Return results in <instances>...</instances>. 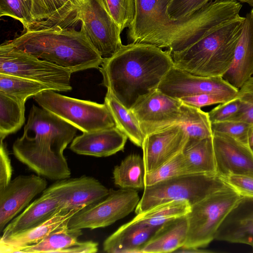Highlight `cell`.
Instances as JSON below:
<instances>
[{
  "label": "cell",
  "instance_id": "35",
  "mask_svg": "<svg viewBox=\"0 0 253 253\" xmlns=\"http://www.w3.org/2000/svg\"><path fill=\"white\" fill-rule=\"evenodd\" d=\"M31 0H0V16H8L19 21L24 31L33 24Z\"/></svg>",
  "mask_w": 253,
  "mask_h": 253
},
{
  "label": "cell",
  "instance_id": "46",
  "mask_svg": "<svg viewBox=\"0 0 253 253\" xmlns=\"http://www.w3.org/2000/svg\"><path fill=\"white\" fill-rule=\"evenodd\" d=\"M174 252L183 253H211L210 251L201 249L198 248H180Z\"/></svg>",
  "mask_w": 253,
  "mask_h": 253
},
{
  "label": "cell",
  "instance_id": "11",
  "mask_svg": "<svg viewBox=\"0 0 253 253\" xmlns=\"http://www.w3.org/2000/svg\"><path fill=\"white\" fill-rule=\"evenodd\" d=\"M180 99L171 97L157 88L140 98L130 109L144 136L160 131L184 120Z\"/></svg>",
  "mask_w": 253,
  "mask_h": 253
},
{
  "label": "cell",
  "instance_id": "38",
  "mask_svg": "<svg viewBox=\"0 0 253 253\" xmlns=\"http://www.w3.org/2000/svg\"><path fill=\"white\" fill-rule=\"evenodd\" d=\"M251 126L245 122L231 120L211 123V129L212 133L226 134L249 145V135Z\"/></svg>",
  "mask_w": 253,
  "mask_h": 253
},
{
  "label": "cell",
  "instance_id": "49",
  "mask_svg": "<svg viewBox=\"0 0 253 253\" xmlns=\"http://www.w3.org/2000/svg\"><path fill=\"white\" fill-rule=\"evenodd\" d=\"M250 14H251V16L253 20V8L252 9L251 11L250 12Z\"/></svg>",
  "mask_w": 253,
  "mask_h": 253
},
{
  "label": "cell",
  "instance_id": "33",
  "mask_svg": "<svg viewBox=\"0 0 253 253\" xmlns=\"http://www.w3.org/2000/svg\"><path fill=\"white\" fill-rule=\"evenodd\" d=\"M83 0H53L56 13L49 28H75L79 21Z\"/></svg>",
  "mask_w": 253,
  "mask_h": 253
},
{
  "label": "cell",
  "instance_id": "23",
  "mask_svg": "<svg viewBox=\"0 0 253 253\" xmlns=\"http://www.w3.org/2000/svg\"><path fill=\"white\" fill-rule=\"evenodd\" d=\"M61 211L59 203L55 198L42 193L39 198L28 206L20 214L5 227L0 238H4L36 227Z\"/></svg>",
  "mask_w": 253,
  "mask_h": 253
},
{
  "label": "cell",
  "instance_id": "30",
  "mask_svg": "<svg viewBox=\"0 0 253 253\" xmlns=\"http://www.w3.org/2000/svg\"><path fill=\"white\" fill-rule=\"evenodd\" d=\"M25 121V104L0 92V140L20 129Z\"/></svg>",
  "mask_w": 253,
  "mask_h": 253
},
{
  "label": "cell",
  "instance_id": "17",
  "mask_svg": "<svg viewBox=\"0 0 253 253\" xmlns=\"http://www.w3.org/2000/svg\"><path fill=\"white\" fill-rule=\"evenodd\" d=\"M217 174L253 176V151L250 146L226 134L212 133Z\"/></svg>",
  "mask_w": 253,
  "mask_h": 253
},
{
  "label": "cell",
  "instance_id": "10",
  "mask_svg": "<svg viewBox=\"0 0 253 253\" xmlns=\"http://www.w3.org/2000/svg\"><path fill=\"white\" fill-rule=\"evenodd\" d=\"M81 28L101 56L109 58L123 45L122 32L110 14L105 0H83Z\"/></svg>",
  "mask_w": 253,
  "mask_h": 253
},
{
  "label": "cell",
  "instance_id": "40",
  "mask_svg": "<svg viewBox=\"0 0 253 253\" xmlns=\"http://www.w3.org/2000/svg\"><path fill=\"white\" fill-rule=\"evenodd\" d=\"M236 96L241 102V108L232 120L243 121L253 125V77L238 89Z\"/></svg>",
  "mask_w": 253,
  "mask_h": 253
},
{
  "label": "cell",
  "instance_id": "24",
  "mask_svg": "<svg viewBox=\"0 0 253 253\" xmlns=\"http://www.w3.org/2000/svg\"><path fill=\"white\" fill-rule=\"evenodd\" d=\"M188 223L186 215L163 224L144 246L141 253L174 252L185 244Z\"/></svg>",
  "mask_w": 253,
  "mask_h": 253
},
{
  "label": "cell",
  "instance_id": "37",
  "mask_svg": "<svg viewBox=\"0 0 253 253\" xmlns=\"http://www.w3.org/2000/svg\"><path fill=\"white\" fill-rule=\"evenodd\" d=\"M109 12L122 32L131 25L134 16V0H105Z\"/></svg>",
  "mask_w": 253,
  "mask_h": 253
},
{
  "label": "cell",
  "instance_id": "20",
  "mask_svg": "<svg viewBox=\"0 0 253 253\" xmlns=\"http://www.w3.org/2000/svg\"><path fill=\"white\" fill-rule=\"evenodd\" d=\"M161 226L132 220L104 241L103 251L108 253H141L142 248Z\"/></svg>",
  "mask_w": 253,
  "mask_h": 253
},
{
  "label": "cell",
  "instance_id": "6",
  "mask_svg": "<svg viewBox=\"0 0 253 253\" xmlns=\"http://www.w3.org/2000/svg\"><path fill=\"white\" fill-rule=\"evenodd\" d=\"M242 197L229 186L192 206L186 215L187 238L181 248L206 247L215 239L221 223Z\"/></svg>",
  "mask_w": 253,
  "mask_h": 253
},
{
  "label": "cell",
  "instance_id": "15",
  "mask_svg": "<svg viewBox=\"0 0 253 253\" xmlns=\"http://www.w3.org/2000/svg\"><path fill=\"white\" fill-rule=\"evenodd\" d=\"M188 138L181 124L145 137L141 148L146 173L156 170L181 153Z\"/></svg>",
  "mask_w": 253,
  "mask_h": 253
},
{
  "label": "cell",
  "instance_id": "48",
  "mask_svg": "<svg viewBox=\"0 0 253 253\" xmlns=\"http://www.w3.org/2000/svg\"><path fill=\"white\" fill-rule=\"evenodd\" d=\"M242 2H245L253 7V0H239Z\"/></svg>",
  "mask_w": 253,
  "mask_h": 253
},
{
  "label": "cell",
  "instance_id": "9",
  "mask_svg": "<svg viewBox=\"0 0 253 253\" xmlns=\"http://www.w3.org/2000/svg\"><path fill=\"white\" fill-rule=\"evenodd\" d=\"M140 199L135 189H110L105 198L75 213L70 218L67 226L94 229L109 226L135 210Z\"/></svg>",
  "mask_w": 253,
  "mask_h": 253
},
{
  "label": "cell",
  "instance_id": "47",
  "mask_svg": "<svg viewBox=\"0 0 253 253\" xmlns=\"http://www.w3.org/2000/svg\"><path fill=\"white\" fill-rule=\"evenodd\" d=\"M248 144L251 149L253 151V125H252L250 128Z\"/></svg>",
  "mask_w": 253,
  "mask_h": 253
},
{
  "label": "cell",
  "instance_id": "34",
  "mask_svg": "<svg viewBox=\"0 0 253 253\" xmlns=\"http://www.w3.org/2000/svg\"><path fill=\"white\" fill-rule=\"evenodd\" d=\"M186 174L187 167L181 153L156 170L146 173L145 187Z\"/></svg>",
  "mask_w": 253,
  "mask_h": 253
},
{
  "label": "cell",
  "instance_id": "42",
  "mask_svg": "<svg viewBox=\"0 0 253 253\" xmlns=\"http://www.w3.org/2000/svg\"><path fill=\"white\" fill-rule=\"evenodd\" d=\"M235 96L222 93H204L180 99L182 102L189 105L199 108L215 104L226 102Z\"/></svg>",
  "mask_w": 253,
  "mask_h": 253
},
{
  "label": "cell",
  "instance_id": "3",
  "mask_svg": "<svg viewBox=\"0 0 253 253\" xmlns=\"http://www.w3.org/2000/svg\"><path fill=\"white\" fill-rule=\"evenodd\" d=\"M10 45L39 59L49 62L72 73L99 69L104 59L81 29L56 26L25 30L13 40Z\"/></svg>",
  "mask_w": 253,
  "mask_h": 253
},
{
  "label": "cell",
  "instance_id": "13",
  "mask_svg": "<svg viewBox=\"0 0 253 253\" xmlns=\"http://www.w3.org/2000/svg\"><path fill=\"white\" fill-rule=\"evenodd\" d=\"M157 89L171 97L181 98L204 93H222L235 96L238 89L222 77L196 76L173 66Z\"/></svg>",
  "mask_w": 253,
  "mask_h": 253
},
{
  "label": "cell",
  "instance_id": "19",
  "mask_svg": "<svg viewBox=\"0 0 253 253\" xmlns=\"http://www.w3.org/2000/svg\"><path fill=\"white\" fill-rule=\"evenodd\" d=\"M127 137L116 126L83 132L72 141L70 149L83 155L108 157L123 151Z\"/></svg>",
  "mask_w": 253,
  "mask_h": 253
},
{
  "label": "cell",
  "instance_id": "5",
  "mask_svg": "<svg viewBox=\"0 0 253 253\" xmlns=\"http://www.w3.org/2000/svg\"><path fill=\"white\" fill-rule=\"evenodd\" d=\"M229 187L218 174H186L146 186L135 209L137 214L158 205L186 201L192 206L207 197Z\"/></svg>",
  "mask_w": 253,
  "mask_h": 253
},
{
  "label": "cell",
  "instance_id": "4",
  "mask_svg": "<svg viewBox=\"0 0 253 253\" xmlns=\"http://www.w3.org/2000/svg\"><path fill=\"white\" fill-rule=\"evenodd\" d=\"M245 17L228 22L180 51L171 53L174 66L191 74L222 77L230 68Z\"/></svg>",
  "mask_w": 253,
  "mask_h": 253
},
{
  "label": "cell",
  "instance_id": "14",
  "mask_svg": "<svg viewBox=\"0 0 253 253\" xmlns=\"http://www.w3.org/2000/svg\"><path fill=\"white\" fill-rule=\"evenodd\" d=\"M109 192L98 180L88 176L58 180L43 191L58 201L61 210L86 207L102 200Z\"/></svg>",
  "mask_w": 253,
  "mask_h": 253
},
{
  "label": "cell",
  "instance_id": "45",
  "mask_svg": "<svg viewBox=\"0 0 253 253\" xmlns=\"http://www.w3.org/2000/svg\"><path fill=\"white\" fill-rule=\"evenodd\" d=\"M98 243L92 241L77 242L70 247L64 249L62 253H94L98 251Z\"/></svg>",
  "mask_w": 253,
  "mask_h": 253
},
{
  "label": "cell",
  "instance_id": "25",
  "mask_svg": "<svg viewBox=\"0 0 253 253\" xmlns=\"http://www.w3.org/2000/svg\"><path fill=\"white\" fill-rule=\"evenodd\" d=\"M188 174H217L212 136L189 139L182 152Z\"/></svg>",
  "mask_w": 253,
  "mask_h": 253
},
{
  "label": "cell",
  "instance_id": "7",
  "mask_svg": "<svg viewBox=\"0 0 253 253\" xmlns=\"http://www.w3.org/2000/svg\"><path fill=\"white\" fill-rule=\"evenodd\" d=\"M43 109L55 115L83 132H91L116 126L106 105L70 97L52 89L34 96Z\"/></svg>",
  "mask_w": 253,
  "mask_h": 253
},
{
  "label": "cell",
  "instance_id": "18",
  "mask_svg": "<svg viewBox=\"0 0 253 253\" xmlns=\"http://www.w3.org/2000/svg\"><path fill=\"white\" fill-rule=\"evenodd\" d=\"M215 239L246 244L253 249V197L241 198L221 223Z\"/></svg>",
  "mask_w": 253,
  "mask_h": 253
},
{
  "label": "cell",
  "instance_id": "41",
  "mask_svg": "<svg viewBox=\"0 0 253 253\" xmlns=\"http://www.w3.org/2000/svg\"><path fill=\"white\" fill-rule=\"evenodd\" d=\"M241 108V102L236 96L226 102L220 103L208 112L211 124L232 120L239 114Z\"/></svg>",
  "mask_w": 253,
  "mask_h": 253
},
{
  "label": "cell",
  "instance_id": "22",
  "mask_svg": "<svg viewBox=\"0 0 253 253\" xmlns=\"http://www.w3.org/2000/svg\"><path fill=\"white\" fill-rule=\"evenodd\" d=\"M83 208L62 210L36 227L4 238H0V253H19L21 248L40 242L53 231L67 226L70 218Z\"/></svg>",
  "mask_w": 253,
  "mask_h": 253
},
{
  "label": "cell",
  "instance_id": "39",
  "mask_svg": "<svg viewBox=\"0 0 253 253\" xmlns=\"http://www.w3.org/2000/svg\"><path fill=\"white\" fill-rule=\"evenodd\" d=\"M211 0H169L166 13L173 20L180 19L193 14Z\"/></svg>",
  "mask_w": 253,
  "mask_h": 253
},
{
  "label": "cell",
  "instance_id": "1",
  "mask_svg": "<svg viewBox=\"0 0 253 253\" xmlns=\"http://www.w3.org/2000/svg\"><path fill=\"white\" fill-rule=\"evenodd\" d=\"M169 0H135L134 16L127 29L130 42L146 43L170 53L180 51L219 27L239 17L242 5L236 0H211L186 17L170 19Z\"/></svg>",
  "mask_w": 253,
  "mask_h": 253
},
{
  "label": "cell",
  "instance_id": "31",
  "mask_svg": "<svg viewBox=\"0 0 253 253\" xmlns=\"http://www.w3.org/2000/svg\"><path fill=\"white\" fill-rule=\"evenodd\" d=\"M47 89L46 85L26 78L0 73V92L20 102Z\"/></svg>",
  "mask_w": 253,
  "mask_h": 253
},
{
  "label": "cell",
  "instance_id": "16",
  "mask_svg": "<svg viewBox=\"0 0 253 253\" xmlns=\"http://www.w3.org/2000/svg\"><path fill=\"white\" fill-rule=\"evenodd\" d=\"M46 186L45 178L39 175H21L0 190V232Z\"/></svg>",
  "mask_w": 253,
  "mask_h": 253
},
{
  "label": "cell",
  "instance_id": "2",
  "mask_svg": "<svg viewBox=\"0 0 253 253\" xmlns=\"http://www.w3.org/2000/svg\"><path fill=\"white\" fill-rule=\"evenodd\" d=\"M100 66L101 84L130 110L140 98L158 88L174 63L168 49L130 42L104 59Z\"/></svg>",
  "mask_w": 253,
  "mask_h": 253
},
{
  "label": "cell",
  "instance_id": "44",
  "mask_svg": "<svg viewBox=\"0 0 253 253\" xmlns=\"http://www.w3.org/2000/svg\"><path fill=\"white\" fill-rule=\"evenodd\" d=\"M12 169L6 146L0 140V190L4 188L11 180Z\"/></svg>",
  "mask_w": 253,
  "mask_h": 253
},
{
  "label": "cell",
  "instance_id": "43",
  "mask_svg": "<svg viewBox=\"0 0 253 253\" xmlns=\"http://www.w3.org/2000/svg\"><path fill=\"white\" fill-rule=\"evenodd\" d=\"M223 178L242 197H253V176L232 175Z\"/></svg>",
  "mask_w": 253,
  "mask_h": 253
},
{
  "label": "cell",
  "instance_id": "29",
  "mask_svg": "<svg viewBox=\"0 0 253 253\" xmlns=\"http://www.w3.org/2000/svg\"><path fill=\"white\" fill-rule=\"evenodd\" d=\"M191 208V206L186 201H169L137 214L132 220L160 226L169 221L186 215Z\"/></svg>",
  "mask_w": 253,
  "mask_h": 253
},
{
  "label": "cell",
  "instance_id": "36",
  "mask_svg": "<svg viewBox=\"0 0 253 253\" xmlns=\"http://www.w3.org/2000/svg\"><path fill=\"white\" fill-rule=\"evenodd\" d=\"M33 24L28 30L49 28L56 13L53 0H31Z\"/></svg>",
  "mask_w": 253,
  "mask_h": 253
},
{
  "label": "cell",
  "instance_id": "27",
  "mask_svg": "<svg viewBox=\"0 0 253 253\" xmlns=\"http://www.w3.org/2000/svg\"><path fill=\"white\" fill-rule=\"evenodd\" d=\"M145 173L143 157L135 154L126 157L113 171L114 183L123 189H144Z\"/></svg>",
  "mask_w": 253,
  "mask_h": 253
},
{
  "label": "cell",
  "instance_id": "12",
  "mask_svg": "<svg viewBox=\"0 0 253 253\" xmlns=\"http://www.w3.org/2000/svg\"><path fill=\"white\" fill-rule=\"evenodd\" d=\"M23 134L50 148L59 157L72 141L77 128L51 112L33 105Z\"/></svg>",
  "mask_w": 253,
  "mask_h": 253
},
{
  "label": "cell",
  "instance_id": "28",
  "mask_svg": "<svg viewBox=\"0 0 253 253\" xmlns=\"http://www.w3.org/2000/svg\"><path fill=\"white\" fill-rule=\"evenodd\" d=\"M83 235L82 229L60 228L46 236L40 242L20 249L19 253H60L77 242Z\"/></svg>",
  "mask_w": 253,
  "mask_h": 253
},
{
  "label": "cell",
  "instance_id": "32",
  "mask_svg": "<svg viewBox=\"0 0 253 253\" xmlns=\"http://www.w3.org/2000/svg\"><path fill=\"white\" fill-rule=\"evenodd\" d=\"M184 120L181 125L184 127L189 139L200 140L212 136L211 124L208 113L201 108L182 103Z\"/></svg>",
  "mask_w": 253,
  "mask_h": 253
},
{
  "label": "cell",
  "instance_id": "8",
  "mask_svg": "<svg viewBox=\"0 0 253 253\" xmlns=\"http://www.w3.org/2000/svg\"><path fill=\"white\" fill-rule=\"evenodd\" d=\"M0 73L36 81L53 90L67 91L72 89L70 71L31 55L6 42L0 46Z\"/></svg>",
  "mask_w": 253,
  "mask_h": 253
},
{
  "label": "cell",
  "instance_id": "26",
  "mask_svg": "<svg viewBox=\"0 0 253 253\" xmlns=\"http://www.w3.org/2000/svg\"><path fill=\"white\" fill-rule=\"evenodd\" d=\"M104 103L110 111L116 127L134 145L142 147L145 137L137 119L130 110L124 106L108 90Z\"/></svg>",
  "mask_w": 253,
  "mask_h": 253
},
{
  "label": "cell",
  "instance_id": "21",
  "mask_svg": "<svg viewBox=\"0 0 253 253\" xmlns=\"http://www.w3.org/2000/svg\"><path fill=\"white\" fill-rule=\"evenodd\" d=\"M253 75V20L245 16L241 35L236 45L232 64L222 78L239 89Z\"/></svg>",
  "mask_w": 253,
  "mask_h": 253
}]
</instances>
